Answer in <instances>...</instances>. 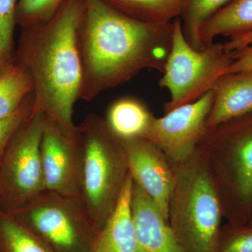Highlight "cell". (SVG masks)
Here are the masks:
<instances>
[{
	"mask_svg": "<svg viewBox=\"0 0 252 252\" xmlns=\"http://www.w3.org/2000/svg\"><path fill=\"white\" fill-rule=\"evenodd\" d=\"M173 23L130 17L104 0H84L78 42L82 64L79 99L91 101L144 69L163 72Z\"/></svg>",
	"mask_w": 252,
	"mask_h": 252,
	"instance_id": "1",
	"label": "cell"
},
{
	"mask_svg": "<svg viewBox=\"0 0 252 252\" xmlns=\"http://www.w3.org/2000/svg\"><path fill=\"white\" fill-rule=\"evenodd\" d=\"M84 0H66L49 21L22 28L14 62L32 81L34 110L74 125L79 100L82 64L78 31Z\"/></svg>",
	"mask_w": 252,
	"mask_h": 252,
	"instance_id": "2",
	"label": "cell"
},
{
	"mask_svg": "<svg viewBox=\"0 0 252 252\" xmlns=\"http://www.w3.org/2000/svg\"><path fill=\"white\" fill-rule=\"evenodd\" d=\"M174 187L168 223L185 252H217L223 209L218 190L198 151L171 164Z\"/></svg>",
	"mask_w": 252,
	"mask_h": 252,
	"instance_id": "3",
	"label": "cell"
},
{
	"mask_svg": "<svg viewBox=\"0 0 252 252\" xmlns=\"http://www.w3.org/2000/svg\"><path fill=\"white\" fill-rule=\"evenodd\" d=\"M218 190L223 216L248 223L252 211V112L208 127L198 146Z\"/></svg>",
	"mask_w": 252,
	"mask_h": 252,
	"instance_id": "4",
	"label": "cell"
},
{
	"mask_svg": "<svg viewBox=\"0 0 252 252\" xmlns=\"http://www.w3.org/2000/svg\"><path fill=\"white\" fill-rule=\"evenodd\" d=\"M82 146L80 199L98 230L117 207L130 175L123 139L104 118L87 116L79 126Z\"/></svg>",
	"mask_w": 252,
	"mask_h": 252,
	"instance_id": "5",
	"label": "cell"
},
{
	"mask_svg": "<svg viewBox=\"0 0 252 252\" xmlns=\"http://www.w3.org/2000/svg\"><path fill=\"white\" fill-rule=\"evenodd\" d=\"M234 59L235 51L227 50L223 43L194 49L186 39L182 21L175 19L171 51L159 81L160 87L170 94L164 105L165 113L195 102L213 90Z\"/></svg>",
	"mask_w": 252,
	"mask_h": 252,
	"instance_id": "6",
	"label": "cell"
},
{
	"mask_svg": "<svg viewBox=\"0 0 252 252\" xmlns=\"http://www.w3.org/2000/svg\"><path fill=\"white\" fill-rule=\"evenodd\" d=\"M8 213L52 252H89L99 232L80 198L50 190Z\"/></svg>",
	"mask_w": 252,
	"mask_h": 252,
	"instance_id": "7",
	"label": "cell"
},
{
	"mask_svg": "<svg viewBox=\"0 0 252 252\" xmlns=\"http://www.w3.org/2000/svg\"><path fill=\"white\" fill-rule=\"evenodd\" d=\"M44 117L34 109L0 160V209L5 212L22 208L46 190L40 152Z\"/></svg>",
	"mask_w": 252,
	"mask_h": 252,
	"instance_id": "8",
	"label": "cell"
},
{
	"mask_svg": "<svg viewBox=\"0 0 252 252\" xmlns=\"http://www.w3.org/2000/svg\"><path fill=\"white\" fill-rule=\"evenodd\" d=\"M44 115L40 152L46 190L80 198L82 146L79 126Z\"/></svg>",
	"mask_w": 252,
	"mask_h": 252,
	"instance_id": "9",
	"label": "cell"
},
{
	"mask_svg": "<svg viewBox=\"0 0 252 252\" xmlns=\"http://www.w3.org/2000/svg\"><path fill=\"white\" fill-rule=\"evenodd\" d=\"M213 90L195 102L180 106L164 117H154L144 136L160 149L170 164L188 158L198 148L207 127Z\"/></svg>",
	"mask_w": 252,
	"mask_h": 252,
	"instance_id": "10",
	"label": "cell"
},
{
	"mask_svg": "<svg viewBox=\"0 0 252 252\" xmlns=\"http://www.w3.org/2000/svg\"><path fill=\"white\" fill-rule=\"evenodd\" d=\"M129 171L168 221V209L174 187L170 162L158 147L144 137L124 140Z\"/></svg>",
	"mask_w": 252,
	"mask_h": 252,
	"instance_id": "11",
	"label": "cell"
},
{
	"mask_svg": "<svg viewBox=\"0 0 252 252\" xmlns=\"http://www.w3.org/2000/svg\"><path fill=\"white\" fill-rule=\"evenodd\" d=\"M130 207L137 252H185L158 207L134 180Z\"/></svg>",
	"mask_w": 252,
	"mask_h": 252,
	"instance_id": "12",
	"label": "cell"
},
{
	"mask_svg": "<svg viewBox=\"0 0 252 252\" xmlns=\"http://www.w3.org/2000/svg\"><path fill=\"white\" fill-rule=\"evenodd\" d=\"M213 94L207 128L252 112V71L225 74L217 81Z\"/></svg>",
	"mask_w": 252,
	"mask_h": 252,
	"instance_id": "13",
	"label": "cell"
},
{
	"mask_svg": "<svg viewBox=\"0 0 252 252\" xmlns=\"http://www.w3.org/2000/svg\"><path fill=\"white\" fill-rule=\"evenodd\" d=\"M133 179L128 176L117 207L99 230L89 252H137L130 199Z\"/></svg>",
	"mask_w": 252,
	"mask_h": 252,
	"instance_id": "14",
	"label": "cell"
},
{
	"mask_svg": "<svg viewBox=\"0 0 252 252\" xmlns=\"http://www.w3.org/2000/svg\"><path fill=\"white\" fill-rule=\"evenodd\" d=\"M252 32V0H232L204 23L200 32L201 49L218 36L233 38Z\"/></svg>",
	"mask_w": 252,
	"mask_h": 252,
	"instance_id": "15",
	"label": "cell"
},
{
	"mask_svg": "<svg viewBox=\"0 0 252 252\" xmlns=\"http://www.w3.org/2000/svg\"><path fill=\"white\" fill-rule=\"evenodd\" d=\"M154 119L152 112L140 99L124 97L111 104L105 120L119 137L127 140L143 137Z\"/></svg>",
	"mask_w": 252,
	"mask_h": 252,
	"instance_id": "16",
	"label": "cell"
},
{
	"mask_svg": "<svg viewBox=\"0 0 252 252\" xmlns=\"http://www.w3.org/2000/svg\"><path fill=\"white\" fill-rule=\"evenodd\" d=\"M130 17L149 23H170L182 14L187 0H104Z\"/></svg>",
	"mask_w": 252,
	"mask_h": 252,
	"instance_id": "17",
	"label": "cell"
},
{
	"mask_svg": "<svg viewBox=\"0 0 252 252\" xmlns=\"http://www.w3.org/2000/svg\"><path fill=\"white\" fill-rule=\"evenodd\" d=\"M33 91L29 74L14 62L0 74V119L14 114Z\"/></svg>",
	"mask_w": 252,
	"mask_h": 252,
	"instance_id": "18",
	"label": "cell"
},
{
	"mask_svg": "<svg viewBox=\"0 0 252 252\" xmlns=\"http://www.w3.org/2000/svg\"><path fill=\"white\" fill-rule=\"evenodd\" d=\"M0 248L2 252H52L40 239L1 209Z\"/></svg>",
	"mask_w": 252,
	"mask_h": 252,
	"instance_id": "19",
	"label": "cell"
},
{
	"mask_svg": "<svg viewBox=\"0 0 252 252\" xmlns=\"http://www.w3.org/2000/svg\"><path fill=\"white\" fill-rule=\"evenodd\" d=\"M232 0H187L182 22L186 39L194 49H201L200 32L204 23Z\"/></svg>",
	"mask_w": 252,
	"mask_h": 252,
	"instance_id": "20",
	"label": "cell"
},
{
	"mask_svg": "<svg viewBox=\"0 0 252 252\" xmlns=\"http://www.w3.org/2000/svg\"><path fill=\"white\" fill-rule=\"evenodd\" d=\"M66 0H19L16 8V24L21 28L49 21Z\"/></svg>",
	"mask_w": 252,
	"mask_h": 252,
	"instance_id": "21",
	"label": "cell"
},
{
	"mask_svg": "<svg viewBox=\"0 0 252 252\" xmlns=\"http://www.w3.org/2000/svg\"><path fill=\"white\" fill-rule=\"evenodd\" d=\"M217 252H252V225L228 223L220 230Z\"/></svg>",
	"mask_w": 252,
	"mask_h": 252,
	"instance_id": "22",
	"label": "cell"
},
{
	"mask_svg": "<svg viewBox=\"0 0 252 252\" xmlns=\"http://www.w3.org/2000/svg\"><path fill=\"white\" fill-rule=\"evenodd\" d=\"M34 107V95L32 94L14 114L0 119V160L14 136L32 114Z\"/></svg>",
	"mask_w": 252,
	"mask_h": 252,
	"instance_id": "23",
	"label": "cell"
},
{
	"mask_svg": "<svg viewBox=\"0 0 252 252\" xmlns=\"http://www.w3.org/2000/svg\"><path fill=\"white\" fill-rule=\"evenodd\" d=\"M19 0H0V51L14 52V28Z\"/></svg>",
	"mask_w": 252,
	"mask_h": 252,
	"instance_id": "24",
	"label": "cell"
},
{
	"mask_svg": "<svg viewBox=\"0 0 252 252\" xmlns=\"http://www.w3.org/2000/svg\"><path fill=\"white\" fill-rule=\"evenodd\" d=\"M242 71H252V44L235 51L234 61L225 74Z\"/></svg>",
	"mask_w": 252,
	"mask_h": 252,
	"instance_id": "25",
	"label": "cell"
},
{
	"mask_svg": "<svg viewBox=\"0 0 252 252\" xmlns=\"http://www.w3.org/2000/svg\"><path fill=\"white\" fill-rule=\"evenodd\" d=\"M252 44V32L244 35L230 38L224 42L225 47L228 51H237Z\"/></svg>",
	"mask_w": 252,
	"mask_h": 252,
	"instance_id": "26",
	"label": "cell"
},
{
	"mask_svg": "<svg viewBox=\"0 0 252 252\" xmlns=\"http://www.w3.org/2000/svg\"><path fill=\"white\" fill-rule=\"evenodd\" d=\"M14 63V53L0 51V74Z\"/></svg>",
	"mask_w": 252,
	"mask_h": 252,
	"instance_id": "27",
	"label": "cell"
},
{
	"mask_svg": "<svg viewBox=\"0 0 252 252\" xmlns=\"http://www.w3.org/2000/svg\"><path fill=\"white\" fill-rule=\"evenodd\" d=\"M248 223H249V224L252 225V211L251 215H250V220H249Z\"/></svg>",
	"mask_w": 252,
	"mask_h": 252,
	"instance_id": "28",
	"label": "cell"
}]
</instances>
